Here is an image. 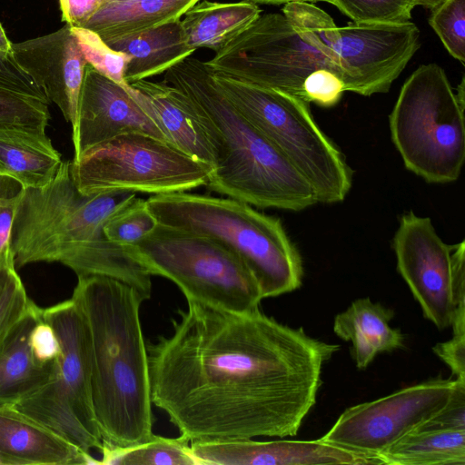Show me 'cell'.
I'll list each match as a JSON object with an SVG mask.
<instances>
[{
	"instance_id": "1",
	"label": "cell",
	"mask_w": 465,
	"mask_h": 465,
	"mask_svg": "<svg viewBox=\"0 0 465 465\" xmlns=\"http://www.w3.org/2000/svg\"><path fill=\"white\" fill-rule=\"evenodd\" d=\"M187 302L173 333L146 347L152 403L191 442L296 435L340 346L259 309Z\"/></svg>"
},
{
	"instance_id": "2",
	"label": "cell",
	"mask_w": 465,
	"mask_h": 465,
	"mask_svg": "<svg viewBox=\"0 0 465 465\" xmlns=\"http://www.w3.org/2000/svg\"><path fill=\"white\" fill-rule=\"evenodd\" d=\"M133 192L85 195L76 187L72 161H63L44 188H22L12 226L15 268L34 262H60L77 276L102 275L151 297V274L128 246L107 239L104 227L136 197Z\"/></svg>"
},
{
	"instance_id": "3",
	"label": "cell",
	"mask_w": 465,
	"mask_h": 465,
	"mask_svg": "<svg viewBox=\"0 0 465 465\" xmlns=\"http://www.w3.org/2000/svg\"><path fill=\"white\" fill-rule=\"evenodd\" d=\"M72 299L82 312L91 349L92 402L103 443L147 440L153 414L147 349L133 286L102 275L77 276Z\"/></svg>"
},
{
	"instance_id": "4",
	"label": "cell",
	"mask_w": 465,
	"mask_h": 465,
	"mask_svg": "<svg viewBox=\"0 0 465 465\" xmlns=\"http://www.w3.org/2000/svg\"><path fill=\"white\" fill-rule=\"evenodd\" d=\"M164 82L189 97L213 141L211 191L261 208L301 211L318 203L306 179L223 94L205 62L188 56Z\"/></svg>"
},
{
	"instance_id": "5",
	"label": "cell",
	"mask_w": 465,
	"mask_h": 465,
	"mask_svg": "<svg viewBox=\"0 0 465 465\" xmlns=\"http://www.w3.org/2000/svg\"><path fill=\"white\" fill-rule=\"evenodd\" d=\"M146 202L158 224L209 237L235 253L255 277L262 299L302 285V257L280 219L230 197L178 192Z\"/></svg>"
},
{
	"instance_id": "6",
	"label": "cell",
	"mask_w": 465,
	"mask_h": 465,
	"mask_svg": "<svg viewBox=\"0 0 465 465\" xmlns=\"http://www.w3.org/2000/svg\"><path fill=\"white\" fill-rule=\"evenodd\" d=\"M213 73V72H212ZM234 107L298 170L318 203L342 202L352 171L342 153L315 123L309 103L288 93L213 73Z\"/></svg>"
},
{
	"instance_id": "7",
	"label": "cell",
	"mask_w": 465,
	"mask_h": 465,
	"mask_svg": "<svg viewBox=\"0 0 465 465\" xmlns=\"http://www.w3.org/2000/svg\"><path fill=\"white\" fill-rule=\"evenodd\" d=\"M464 104L440 65L422 64L409 76L389 117L392 142L408 170L431 183L460 177Z\"/></svg>"
},
{
	"instance_id": "8",
	"label": "cell",
	"mask_w": 465,
	"mask_h": 465,
	"mask_svg": "<svg viewBox=\"0 0 465 465\" xmlns=\"http://www.w3.org/2000/svg\"><path fill=\"white\" fill-rule=\"evenodd\" d=\"M151 275L173 282L187 301L245 313L259 309V284L232 251L209 237L161 224L128 246Z\"/></svg>"
},
{
	"instance_id": "9",
	"label": "cell",
	"mask_w": 465,
	"mask_h": 465,
	"mask_svg": "<svg viewBox=\"0 0 465 465\" xmlns=\"http://www.w3.org/2000/svg\"><path fill=\"white\" fill-rule=\"evenodd\" d=\"M42 316L54 330L61 352L49 381L13 407L83 451H101L103 438L92 402L91 349L84 317L72 298L42 308Z\"/></svg>"
},
{
	"instance_id": "10",
	"label": "cell",
	"mask_w": 465,
	"mask_h": 465,
	"mask_svg": "<svg viewBox=\"0 0 465 465\" xmlns=\"http://www.w3.org/2000/svg\"><path fill=\"white\" fill-rule=\"evenodd\" d=\"M205 63L213 73L282 91L309 104L327 70L342 80L329 54L279 13L260 15Z\"/></svg>"
},
{
	"instance_id": "11",
	"label": "cell",
	"mask_w": 465,
	"mask_h": 465,
	"mask_svg": "<svg viewBox=\"0 0 465 465\" xmlns=\"http://www.w3.org/2000/svg\"><path fill=\"white\" fill-rule=\"evenodd\" d=\"M213 168L169 142L140 133L115 136L72 161L74 183L85 195L187 192L206 185Z\"/></svg>"
},
{
	"instance_id": "12",
	"label": "cell",
	"mask_w": 465,
	"mask_h": 465,
	"mask_svg": "<svg viewBox=\"0 0 465 465\" xmlns=\"http://www.w3.org/2000/svg\"><path fill=\"white\" fill-rule=\"evenodd\" d=\"M291 5L331 51L346 91L364 96L388 92L420 46V31L411 22L337 27L311 3Z\"/></svg>"
},
{
	"instance_id": "13",
	"label": "cell",
	"mask_w": 465,
	"mask_h": 465,
	"mask_svg": "<svg viewBox=\"0 0 465 465\" xmlns=\"http://www.w3.org/2000/svg\"><path fill=\"white\" fill-rule=\"evenodd\" d=\"M392 247L397 269L419 302L425 318L440 330L451 326L465 304V242L447 244L430 218L401 215Z\"/></svg>"
},
{
	"instance_id": "14",
	"label": "cell",
	"mask_w": 465,
	"mask_h": 465,
	"mask_svg": "<svg viewBox=\"0 0 465 465\" xmlns=\"http://www.w3.org/2000/svg\"><path fill=\"white\" fill-rule=\"evenodd\" d=\"M461 382L433 379L346 409L321 440L375 456L436 415Z\"/></svg>"
},
{
	"instance_id": "15",
	"label": "cell",
	"mask_w": 465,
	"mask_h": 465,
	"mask_svg": "<svg viewBox=\"0 0 465 465\" xmlns=\"http://www.w3.org/2000/svg\"><path fill=\"white\" fill-rule=\"evenodd\" d=\"M73 129L74 161L115 136L140 133L167 141L126 89L87 64Z\"/></svg>"
},
{
	"instance_id": "16",
	"label": "cell",
	"mask_w": 465,
	"mask_h": 465,
	"mask_svg": "<svg viewBox=\"0 0 465 465\" xmlns=\"http://www.w3.org/2000/svg\"><path fill=\"white\" fill-rule=\"evenodd\" d=\"M11 54L73 126L87 62L71 26L12 43Z\"/></svg>"
},
{
	"instance_id": "17",
	"label": "cell",
	"mask_w": 465,
	"mask_h": 465,
	"mask_svg": "<svg viewBox=\"0 0 465 465\" xmlns=\"http://www.w3.org/2000/svg\"><path fill=\"white\" fill-rule=\"evenodd\" d=\"M198 465L381 464L378 457L322 441L247 440L193 441Z\"/></svg>"
},
{
	"instance_id": "18",
	"label": "cell",
	"mask_w": 465,
	"mask_h": 465,
	"mask_svg": "<svg viewBox=\"0 0 465 465\" xmlns=\"http://www.w3.org/2000/svg\"><path fill=\"white\" fill-rule=\"evenodd\" d=\"M127 93L176 148L214 167L213 141L189 97L166 82L129 84Z\"/></svg>"
},
{
	"instance_id": "19",
	"label": "cell",
	"mask_w": 465,
	"mask_h": 465,
	"mask_svg": "<svg viewBox=\"0 0 465 465\" xmlns=\"http://www.w3.org/2000/svg\"><path fill=\"white\" fill-rule=\"evenodd\" d=\"M83 464L98 460L13 406L0 407V465Z\"/></svg>"
},
{
	"instance_id": "20",
	"label": "cell",
	"mask_w": 465,
	"mask_h": 465,
	"mask_svg": "<svg viewBox=\"0 0 465 465\" xmlns=\"http://www.w3.org/2000/svg\"><path fill=\"white\" fill-rule=\"evenodd\" d=\"M42 317L33 301L0 348V407L14 406L32 396L51 379L54 363H40L33 355L30 335Z\"/></svg>"
},
{
	"instance_id": "21",
	"label": "cell",
	"mask_w": 465,
	"mask_h": 465,
	"mask_svg": "<svg viewBox=\"0 0 465 465\" xmlns=\"http://www.w3.org/2000/svg\"><path fill=\"white\" fill-rule=\"evenodd\" d=\"M62 162L45 130L0 126V176L22 188H44L54 180Z\"/></svg>"
},
{
	"instance_id": "22",
	"label": "cell",
	"mask_w": 465,
	"mask_h": 465,
	"mask_svg": "<svg viewBox=\"0 0 465 465\" xmlns=\"http://www.w3.org/2000/svg\"><path fill=\"white\" fill-rule=\"evenodd\" d=\"M104 42L128 55L124 74L127 84L165 73L194 52L185 43L180 19Z\"/></svg>"
},
{
	"instance_id": "23",
	"label": "cell",
	"mask_w": 465,
	"mask_h": 465,
	"mask_svg": "<svg viewBox=\"0 0 465 465\" xmlns=\"http://www.w3.org/2000/svg\"><path fill=\"white\" fill-rule=\"evenodd\" d=\"M393 315L391 309L369 298L354 301L336 315L333 331L341 339L351 341V353L359 369L366 368L377 354L403 346L401 330L389 324Z\"/></svg>"
},
{
	"instance_id": "24",
	"label": "cell",
	"mask_w": 465,
	"mask_h": 465,
	"mask_svg": "<svg viewBox=\"0 0 465 465\" xmlns=\"http://www.w3.org/2000/svg\"><path fill=\"white\" fill-rule=\"evenodd\" d=\"M200 0H105L84 25L104 41L121 38L179 20Z\"/></svg>"
},
{
	"instance_id": "25",
	"label": "cell",
	"mask_w": 465,
	"mask_h": 465,
	"mask_svg": "<svg viewBox=\"0 0 465 465\" xmlns=\"http://www.w3.org/2000/svg\"><path fill=\"white\" fill-rule=\"evenodd\" d=\"M255 3L197 2L181 21L186 45L193 50L206 47L218 52L261 15Z\"/></svg>"
},
{
	"instance_id": "26",
	"label": "cell",
	"mask_w": 465,
	"mask_h": 465,
	"mask_svg": "<svg viewBox=\"0 0 465 465\" xmlns=\"http://www.w3.org/2000/svg\"><path fill=\"white\" fill-rule=\"evenodd\" d=\"M377 456L388 465H464L465 430H413Z\"/></svg>"
},
{
	"instance_id": "27",
	"label": "cell",
	"mask_w": 465,
	"mask_h": 465,
	"mask_svg": "<svg viewBox=\"0 0 465 465\" xmlns=\"http://www.w3.org/2000/svg\"><path fill=\"white\" fill-rule=\"evenodd\" d=\"M183 436L165 438L152 434L143 443L116 447L103 443L104 465H198L191 446Z\"/></svg>"
},
{
	"instance_id": "28",
	"label": "cell",
	"mask_w": 465,
	"mask_h": 465,
	"mask_svg": "<svg viewBox=\"0 0 465 465\" xmlns=\"http://www.w3.org/2000/svg\"><path fill=\"white\" fill-rule=\"evenodd\" d=\"M157 224L146 200L135 197L107 220L104 232L109 241L130 246L147 237Z\"/></svg>"
},
{
	"instance_id": "29",
	"label": "cell",
	"mask_w": 465,
	"mask_h": 465,
	"mask_svg": "<svg viewBox=\"0 0 465 465\" xmlns=\"http://www.w3.org/2000/svg\"><path fill=\"white\" fill-rule=\"evenodd\" d=\"M356 24H403L410 21L418 0H333Z\"/></svg>"
},
{
	"instance_id": "30",
	"label": "cell",
	"mask_w": 465,
	"mask_h": 465,
	"mask_svg": "<svg viewBox=\"0 0 465 465\" xmlns=\"http://www.w3.org/2000/svg\"><path fill=\"white\" fill-rule=\"evenodd\" d=\"M49 103L0 86V126L45 130L50 120Z\"/></svg>"
},
{
	"instance_id": "31",
	"label": "cell",
	"mask_w": 465,
	"mask_h": 465,
	"mask_svg": "<svg viewBox=\"0 0 465 465\" xmlns=\"http://www.w3.org/2000/svg\"><path fill=\"white\" fill-rule=\"evenodd\" d=\"M74 34L87 64H91L103 75L123 87L124 69L129 60L128 55L111 48L99 35L84 27H71Z\"/></svg>"
},
{
	"instance_id": "32",
	"label": "cell",
	"mask_w": 465,
	"mask_h": 465,
	"mask_svg": "<svg viewBox=\"0 0 465 465\" xmlns=\"http://www.w3.org/2000/svg\"><path fill=\"white\" fill-rule=\"evenodd\" d=\"M429 24L449 54L465 62V0H445L431 10Z\"/></svg>"
},
{
	"instance_id": "33",
	"label": "cell",
	"mask_w": 465,
	"mask_h": 465,
	"mask_svg": "<svg viewBox=\"0 0 465 465\" xmlns=\"http://www.w3.org/2000/svg\"><path fill=\"white\" fill-rule=\"evenodd\" d=\"M0 86L49 103L41 87L17 64L9 53L0 52Z\"/></svg>"
},
{
	"instance_id": "34",
	"label": "cell",
	"mask_w": 465,
	"mask_h": 465,
	"mask_svg": "<svg viewBox=\"0 0 465 465\" xmlns=\"http://www.w3.org/2000/svg\"><path fill=\"white\" fill-rule=\"evenodd\" d=\"M465 430V384H460L449 402L414 430Z\"/></svg>"
},
{
	"instance_id": "35",
	"label": "cell",
	"mask_w": 465,
	"mask_h": 465,
	"mask_svg": "<svg viewBox=\"0 0 465 465\" xmlns=\"http://www.w3.org/2000/svg\"><path fill=\"white\" fill-rule=\"evenodd\" d=\"M30 346L35 360L44 364L55 361L61 352L55 331L43 316L31 331Z\"/></svg>"
},
{
	"instance_id": "36",
	"label": "cell",
	"mask_w": 465,
	"mask_h": 465,
	"mask_svg": "<svg viewBox=\"0 0 465 465\" xmlns=\"http://www.w3.org/2000/svg\"><path fill=\"white\" fill-rule=\"evenodd\" d=\"M433 351L450 368L456 379L465 382V333L456 334L433 347Z\"/></svg>"
},
{
	"instance_id": "37",
	"label": "cell",
	"mask_w": 465,
	"mask_h": 465,
	"mask_svg": "<svg viewBox=\"0 0 465 465\" xmlns=\"http://www.w3.org/2000/svg\"><path fill=\"white\" fill-rule=\"evenodd\" d=\"M25 291L16 272L14 254L0 260V313Z\"/></svg>"
},
{
	"instance_id": "38",
	"label": "cell",
	"mask_w": 465,
	"mask_h": 465,
	"mask_svg": "<svg viewBox=\"0 0 465 465\" xmlns=\"http://www.w3.org/2000/svg\"><path fill=\"white\" fill-rule=\"evenodd\" d=\"M105 0H59L62 20L71 27H84Z\"/></svg>"
},
{
	"instance_id": "39",
	"label": "cell",
	"mask_w": 465,
	"mask_h": 465,
	"mask_svg": "<svg viewBox=\"0 0 465 465\" xmlns=\"http://www.w3.org/2000/svg\"><path fill=\"white\" fill-rule=\"evenodd\" d=\"M1 181L2 176H0V185ZM18 192L9 195L0 193V260L14 254L12 251V226Z\"/></svg>"
},
{
	"instance_id": "40",
	"label": "cell",
	"mask_w": 465,
	"mask_h": 465,
	"mask_svg": "<svg viewBox=\"0 0 465 465\" xmlns=\"http://www.w3.org/2000/svg\"><path fill=\"white\" fill-rule=\"evenodd\" d=\"M31 301L26 292L24 291L0 313V348L4 344L15 323L27 309Z\"/></svg>"
},
{
	"instance_id": "41",
	"label": "cell",
	"mask_w": 465,
	"mask_h": 465,
	"mask_svg": "<svg viewBox=\"0 0 465 465\" xmlns=\"http://www.w3.org/2000/svg\"><path fill=\"white\" fill-rule=\"evenodd\" d=\"M252 3L259 4H267V5H282L287 4L291 2H307V3H316V2H324L333 5V0H248Z\"/></svg>"
},
{
	"instance_id": "42",
	"label": "cell",
	"mask_w": 465,
	"mask_h": 465,
	"mask_svg": "<svg viewBox=\"0 0 465 465\" xmlns=\"http://www.w3.org/2000/svg\"><path fill=\"white\" fill-rule=\"evenodd\" d=\"M12 43L8 39L2 25L0 24V52L11 54Z\"/></svg>"
},
{
	"instance_id": "43",
	"label": "cell",
	"mask_w": 465,
	"mask_h": 465,
	"mask_svg": "<svg viewBox=\"0 0 465 465\" xmlns=\"http://www.w3.org/2000/svg\"><path fill=\"white\" fill-rule=\"evenodd\" d=\"M445 0H418L419 5H423L426 8L433 10Z\"/></svg>"
}]
</instances>
